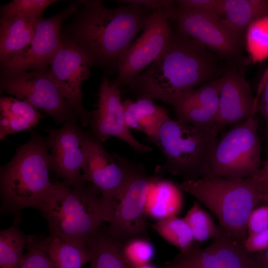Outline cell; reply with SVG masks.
I'll return each mask as SVG.
<instances>
[{"label":"cell","mask_w":268,"mask_h":268,"mask_svg":"<svg viewBox=\"0 0 268 268\" xmlns=\"http://www.w3.org/2000/svg\"><path fill=\"white\" fill-rule=\"evenodd\" d=\"M122 104L128 127L143 132L153 142L169 117L167 110L147 98H138L135 101L128 99Z\"/></svg>","instance_id":"20"},{"label":"cell","mask_w":268,"mask_h":268,"mask_svg":"<svg viewBox=\"0 0 268 268\" xmlns=\"http://www.w3.org/2000/svg\"><path fill=\"white\" fill-rule=\"evenodd\" d=\"M79 1L82 7L62 30L78 45L91 67L107 75L117 74L126 52L154 10L133 4L109 8L100 0Z\"/></svg>","instance_id":"1"},{"label":"cell","mask_w":268,"mask_h":268,"mask_svg":"<svg viewBox=\"0 0 268 268\" xmlns=\"http://www.w3.org/2000/svg\"><path fill=\"white\" fill-rule=\"evenodd\" d=\"M219 70L214 55L177 29L173 30L163 53L129 86L138 98L160 100L172 106L197 85L214 80Z\"/></svg>","instance_id":"2"},{"label":"cell","mask_w":268,"mask_h":268,"mask_svg":"<svg viewBox=\"0 0 268 268\" xmlns=\"http://www.w3.org/2000/svg\"><path fill=\"white\" fill-rule=\"evenodd\" d=\"M268 227V204L254 209L247 221V237L262 232Z\"/></svg>","instance_id":"34"},{"label":"cell","mask_w":268,"mask_h":268,"mask_svg":"<svg viewBox=\"0 0 268 268\" xmlns=\"http://www.w3.org/2000/svg\"><path fill=\"white\" fill-rule=\"evenodd\" d=\"M136 268H157L156 267H155L154 265H152L150 264V263L141 266L140 267H138Z\"/></svg>","instance_id":"40"},{"label":"cell","mask_w":268,"mask_h":268,"mask_svg":"<svg viewBox=\"0 0 268 268\" xmlns=\"http://www.w3.org/2000/svg\"><path fill=\"white\" fill-rule=\"evenodd\" d=\"M101 143L87 134L82 178L100 193L102 201L110 202L122 194L139 164L118 154H110Z\"/></svg>","instance_id":"11"},{"label":"cell","mask_w":268,"mask_h":268,"mask_svg":"<svg viewBox=\"0 0 268 268\" xmlns=\"http://www.w3.org/2000/svg\"><path fill=\"white\" fill-rule=\"evenodd\" d=\"M268 247V227L256 234L248 236L244 245L245 250L252 254Z\"/></svg>","instance_id":"35"},{"label":"cell","mask_w":268,"mask_h":268,"mask_svg":"<svg viewBox=\"0 0 268 268\" xmlns=\"http://www.w3.org/2000/svg\"><path fill=\"white\" fill-rule=\"evenodd\" d=\"M171 19L176 21L181 33L222 57L231 59L238 55L242 35L225 26L220 17L176 5Z\"/></svg>","instance_id":"15"},{"label":"cell","mask_w":268,"mask_h":268,"mask_svg":"<svg viewBox=\"0 0 268 268\" xmlns=\"http://www.w3.org/2000/svg\"><path fill=\"white\" fill-rule=\"evenodd\" d=\"M248 44L253 60L268 58V15L254 21L248 28Z\"/></svg>","instance_id":"29"},{"label":"cell","mask_w":268,"mask_h":268,"mask_svg":"<svg viewBox=\"0 0 268 268\" xmlns=\"http://www.w3.org/2000/svg\"><path fill=\"white\" fill-rule=\"evenodd\" d=\"M153 229L166 241L183 251L195 242L190 227L184 218L177 215L157 221Z\"/></svg>","instance_id":"27"},{"label":"cell","mask_w":268,"mask_h":268,"mask_svg":"<svg viewBox=\"0 0 268 268\" xmlns=\"http://www.w3.org/2000/svg\"><path fill=\"white\" fill-rule=\"evenodd\" d=\"M89 125L92 136L101 143L114 136L140 153L149 152L152 149L132 134L126 122L120 87L107 77L102 79L96 107L91 112Z\"/></svg>","instance_id":"16"},{"label":"cell","mask_w":268,"mask_h":268,"mask_svg":"<svg viewBox=\"0 0 268 268\" xmlns=\"http://www.w3.org/2000/svg\"><path fill=\"white\" fill-rule=\"evenodd\" d=\"M76 120L65 122L58 129L46 130L51 170L74 189L84 188L82 170L86 158V134Z\"/></svg>","instance_id":"13"},{"label":"cell","mask_w":268,"mask_h":268,"mask_svg":"<svg viewBox=\"0 0 268 268\" xmlns=\"http://www.w3.org/2000/svg\"><path fill=\"white\" fill-rule=\"evenodd\" d=\"M50 156L46 138L32 132L12 159L0 169V213L21 220L26 208L41 210L53 183L49 176Z\"/></svg>","instance_id":"3"},{"label":"cell","mask_w":268,"mask_h":268,"mask_svg":"<svg viewBox=\"0 0 268 268\" xmlns=\"http://www.w3.org/2000/svg\"><path fill=\"white\" fill-rule=\"evenodd\" d=\"M255 115L234 125L217 139L212 150L208 176L243 179L261 170V145Z\"/></svg>","instance_id":"7"},{"label":"cell","mask_w":268,"mask_h":268,"mask_svg":"<svg viewBox=\"0 0 268 268\" xmlns=\"http://www.w3.org/2000/svg\"><path fill=\"white\" fill-rule=\"evenodd\" d=\"M176 183L162 179L160 176L152 183L146 204L147 216L158 220L177 215L183 205V197Z\"/></svg>","instance_id":"21"},{"label":"cell","mask_w":268,"mask_h":268,"mask_svg":"<svg viewBox=\"0 0 268 268\" xmlns=\"http://www.w3.org/2000/svg\"><path fill=\"white\" fill-rule=\"evenodd\" d=\"M55 0H13L0 6V17H23L38 19Z\"/></svg>","instance_id":"30"},{"label":"cell","mask_w":268,"mask_h":268,"mask_svg":"<svg viewBox=\"0 0 268 268\" xmlns=\"http://www.w3.org/2000/svg\"><path fill=\"white\" fill-rule=\"evenodd\" d=\"M79 2L71 3L56 14L38 19L30 44L8 61L0 65V71L16 72L45 68L59 48L62 40V23L79 9Z\"/></svg>","instance_id":"14"},{"label":"cell","mask_w":268,"mask_h":268,"mask_svg":"<svg viewBox=\"0 0 268 268\" xmlns=\"http://www.w3.org/2000/svg\"><path fill=\"white\" fill-rule=\"evenodd\" d=\"M42 118L37 109L28 103L12 97L0 98V139L29 130Z\"/></svg>","instance_id":"22"},{"label":"cell","mask_w":268,"mask_h":268,"mask_svg":"<svg viewBox=\"0 0 268 268\" xmlns=\"http://www.w3.org/2000/svg\"><path fill=\"white\" fill-rule=\"evenodd\" d=\"M217 136L212 128L196 126L168 117L152 142L165 157L161 171L179 176L183 181L208 176L210 157Z\"/></svg>","instance_id":"6"},{"label":"cell","mask_w":268,"mask_h":268,"mask_svg":"<svg viewBox=\"0 0 268 268\" xmlns=\"http://www.w3.org/2000/svg\"><path fill=\"white\" fill-rule=\"evenodd\" d=\"M262 201H265L268 204V192L263 195Z\"/></svg>","instance_id":"41"},{"label":"cell","mask_w":268,"mask_h":268,"mask_svg":"<svg viewBox=\"0 0 268 268\" xmlns=\"http://www.w3.org/2000/svg\"><path fill=\"white\" fill-rule=\"evenodd\" d=\"M173 7L155 10L150 15L141 34L130 46L122 60L113 80L118 87L129 86L164 51L173 32L169 20Z\"/></svg>","instance_id":"10"},{"label":"cell","mask_w":268,"mask_h":268,"mask_svg":"<svg viewBox=\"0 0 268 268\" xmlns=\"http://www.w3.org/2000/svg\"><path fill=\"white\" fill-rule=\"evenodd\" d=\"M268 15V0H224L223 24L242 35L256 20Z\"/></svg>","instance_id":"25"},{"label":"cell","mask_w":268,"mask_h":268,"mask_svg":"<svg viewBox=\"0 0 268 268\" xmlns=\"http://www.w3.org/2000/svg\"><path fill=\"white\" fill-rule=\"evenodd\" d=\"M90 255L89 268H134L126 260L123 244L101 227L86 242Z\"/></svg>","instance_id":"23"},{"label":"cell","mask_w":268,"mask_h":268,"mask_svg":"<svg viewBox=\"0 0 268 268\" xmlns=\"http://www.w3.org/2000/svg\"><path fill=\"white\" fill-rule=\"evenodd\" d=\"M181 7L197 10L220 17L224 15V0H178Z\"/></svg>","instance_id":"33"},{"label":"cell","mask_w":268,"mask_h":268,"mask_svg":"<svg viewBox=\"0 0 268 268\" xmlns=\"http://www.w3.org/2000/svg\"><path fill=\"white\" fill-rule=\"evenodd\" d=\"M41 248L50 257L55 268H81L90 261L86 244L49 235L37 236Z\"/></svg>","instance_id":"24"},{"label":"cell","mask_w":268,"mask_h":268,"mask_svg":"<svg viewBox=\"0 0 268 268\" xmlns=\"http://www.w3.org/2000/svg\"><path fill=\"white\" fill-rule=\"evenodd\" d=\"M261 174L263 183V195L268 192V157L261 168Z\"/></svg>","instance_id":"39"},{"label":"cell","mask_w":268,"mask_h":268,"mask_svg":"<svg viewBox=\"0 0 268 268\" xmlns=\"http://www.w3.org/2000/svg\"><path fill=\"white\" fill-rule=\"evenodd\" d=\"M49 67L63 96L76 110L82 125H89L91 112L83 106L82 85L89 77L91 67L78 45L62 30L61 45Z\"/></svg>","instance_id":"12"},{"label":"cell","mask_w":268,"mask_h":268,"mask_svg":"<svg viewBox=\"0 0 268 268\" xmlns=\"http://www.w3.org/2000/svg\"><path fill=\"white\" fill-rule=\"evenodd\" d=\"M250 254L257 268H268V247L261 251Z\"/></svg>","instance_id":"38"},{"label":"cell","mask_w":268,"mask_h":268,"mask_svg":"<svg viewBox=\"0 0 268 268\" xmlns=\"http://www.w3.org/2000/svg\"><path fill=\"white\" fill-rule=\"evenodd\" d=\"M0 90L46 113L59 124L79 119L63 96L49 67L16 72L0 71Z\"/></svg>","instance_id":"9"},{"label":"cell","mask_w":268,"mask_h":268,"mask_svg":"<svg viewBox=\"0 0 268 268\" xmlns=\"http://www.w3.org/2000/svg\"><path fill=\"white\" fill-rule=\"evenodd\" d=\"M37 20L23 17H0V65L19 54L30 44Z\"/></svg>","instance_id":"19"},{"label":"cell","mask_w":268,"mask_h":268,"mask_svg":"<svg viewBox=\"0 0 268 268\" xmlns=\"http://www.w3.org/2000/svg\"><path fill=\"white\" fill-rule=\"evenodd\" d=\"M101 197L90 184L74 189L62 181L54 183L40 211L49 235L86 244L105 221Z\"/></svg>","instance_id":"5"},{"label":"cell","mask_w":268,"mask_h":268,"mask_svg":"<svg viewBox=\"0 0 268 268\" xmlns=\"http://www.w3.org/2000/svg\"><path fill=\"white\" fill-rule=\"evenodd\" d=\"M261 99L258 101L257 110L263 116L265 122V133L268 138V74L262 86Z\"/></svg>","instance_id":"37"},{"label":"cell","mask_w":268,"mask_h":268,"mask_svg":"<svg viewBox=\"0 0 268 268\" xmlns=\"http://www.w3.org/2000/svg\"><path fill=\"white\" fill-rule=\"evenodd\" d=\"M176 184L208 207L218 219L221 230L244 247L248 218L262 201L261 171L243 179L207 176Z\"/></svg>","instance_id":"4"},{"label":"cell","mask_w":268,"mask_h":268,"mask_svg":"<svg viewBox=\"0 0 268 268\" xmlns=\"http://www.w3.org/2000/svg\"><path fill=\"white\" fill-rule=\"evenodd\" d=\"M163 268H257L250 253L221 230L207 247L194 242L181 251Z\"/></svg>","instance_id":"17"},{"label":"cell","mask_w":268,"mask_h":268,"mask_svg":"<svg viewBox=\"0 0 268 268\" xmlns=\"http://www.w3.org/2000/svg\"><path fill=\"white\" fill-rule=\"evenodd\" d=\"M184 220L188 225L195 241L201 243L218 236L221 230L209 213L195 201L188 210Z\"/></svg>","instance_id":"28"},{"label":"cell","mask_w":268,"mask_h":268,"mask_svg":"<svg viewBox=\"0 0 268 268\" xmlns=\"http://www.w3.org/2000/svg\"><path fill=\"white\" fill-rule=\"evenodd\" d=\"M219 80V110L212 128L217 135L225 127L255 115L258 103L249 82L237 72L229 71Z\"/></svg>","instance_id":"18"},{"label":"cell","mask_w":268,"mask_h":268,"mask_svg":"<svg viewBox=\"0 0 268 268\" xmlns=\"http://www.w3.org/2000/svg\"><path fill=\"white\" fill-rule=\"evenodd\" d=\"M18 268H55L47 253L39 245L37 236L30 235Z\"/></svg>","instance_id":"32"},{"label":"cell","mask_w":268,"mask_h":268,"mask_svg":"<svg viewBox=\"0 0 268 268\" xmlns=\"http://www.w3.org/2000/svg\"><path fill=\"white\" fill-rule=\"evenodd\" d=\"M117 1L124 4L138 5L153 10L163 8H171L175 4V1L169 0H121Z\"/></svg>","instance_id":"36"},{"label":"cell","mask_w":268,"mask_h":268,"mask_svg":"<svg viewBox=\"0 0 268 268\" xmlns=\"http://www.w3.org/2000/svg\"><path fill=\"white\" fill-rule=\"evenodd\" d=\"M123 252L128 263L136 268L149 263L155 255V250L147 238L139 237L123 243Z\"/></svg>","instance_id":"31"},{"label":"cell","mask_w":268,"mask_h":268,"mask_svg":"<svg viewBox=\"0 0 268 268\" xmlns=\"http://www.w3.org/2000/svg\"><path fill=\"white\" fill-rule=\"evenodd\" d=\"M18 224L14 221L10 227L0 232V268H18L30 238L19 229Z\"/></svg>","instance_id":"26"},{"label":"cell","mask_w":268,"mask_h":268,"mask_svg":"<svg viewBox=\"0 0 268 268\" xmlns=\"http://www.w3.org/2000/svg\"><path fill=\"white\" fill-rule=\"evenodd\" d=\"M161 174L159 168L148 175L139 165L122 194L115 201L102 203L109 234L122 244L132 239L147 236L145 204L154 181Z\"/></svg>","instance_id":"8"}]
</instances>
